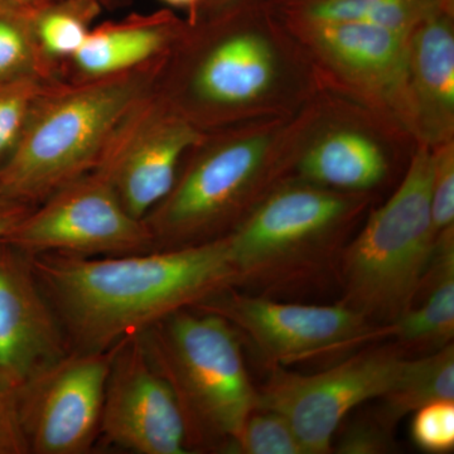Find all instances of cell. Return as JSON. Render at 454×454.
I'll use <instances>...</instances> for the list:
<instances>
[{
  "mask_svg": "<svg viewBox=\"0 0 454 454\" xmlns=\"http://www.w3.org/2000/svg\"><path fill=\"white\" fill-rule=\"evenodd\" d=\"M100 434L138 454H186V428L175 394L146 357L139 334L116 346Z\"/></svg>",
  "mask_w": 454,
  "mask_h": 454,
  "instance_id": "cell-12",
  "label": "cell"
},
{
  "mask_svg": "<svg viewBox=\"0 0 454 454\" xmlns=\"http://www.w3.org/2000/svg\"><path fill=\"white\" fill-rule=\"evenodd\" d=\"M333 64L358 83L409 107V37L354 22H294Z\"/></svg>",
  "mask_w": 454,
  "mask_h": 454,
  "instance_id": "cell-15",
  "label": "cell"
},
{
  "mask_svg": "<svg viewBox=\"0 0 454 454\" xmlns=\"http://www.w3.org/2000/svg\"><path fill=\"white\" fill-rule=\"evenodd\" d=\"M203 139L201 128L154 86L125 116L92 170L110 182L131 216L145 220L175 186L184 155Z\"/></svg>",
  "mask_w": 454,
  "mask_h": 454,
  "instance_id": "cell-9",
  "label": "cell"
},
{
  "mask_svg": "<svg viewBox=\"0 0 454 454\" xmlns=\"http://www.w3.org/2000/svg\"><path fill=\"white\" fill-rule=\"evenodd\" d=\"M453 3L435 9L409 37L411 114L429 136L441 139L454 119Z\"/></svg>",
  "mask_w": 454,
  "mask_h": 454,
  "instance_id": "cell-16",
  "label": "cell"
},
{
  "mask_svg": "<svg viewBox=\"0 0 454 454\" xmlns=\"http://www.w3.org/2000/svg\"><path fill=\"white\" fill-rule=\"evenodd\" d=\"M358 208L310 184L274 191L226 234L238 284L278 288L318 273L339 258L340 234Z\"/></svg>",
  "mask_w": 454,
  "mask_h": 454,
  "instance_id": "cell-5",
  "label": "cell"
},
{
  "mask_svg": "<svg viewBox=\"0 0 454 454\" xmlns=\"http://www.w3.org/2000/svg\"><path fill=\"white\" fill-rule=\"evenodd\" d=\"M16 395L0 381V454H28Z\"/></svg>",
  "mask_w": 454,
  "mask_h": 454,
  "instance_id": "cell-28",
  "label": "cell"
},
{
  "mask_svg": "<svg viewBox=\"0 0 454 454\" xmlns=\"http://www.w3.org/2000/svg\"><path fill=\"white\" fill-rule=\"evenodd\" d=\"M387 448L389 439L381 429L370 423H357L340 437L337 452L372 454L384 452Z\"/></svg>",
  "mask_w": 454,
  "mask_h": 454,
  "instance_id": "cell-29",
  "label": "cell"
},
{
  "mask_svg": "<svg viewBox=\"0 0 454 454\" xmlns=\"http://www.w3.org/2000/svg\"><path fill=\"white\" fill-rule=\"evenodd\" d=\"M420 291L426 297L394 322L393 336L403 345L437 351L452 343L454 336L453 231L438 236Z\"/></svg>",
  "mask_w": 454,
  "mask_h": 454,
  "instance_id": "cell-18",
  "label": "cell"
},
{
  "mask_svg": "<svg viewBox=\"0 0 454 454\" xmlns=\"http://www.w3.org/2000/svg\"><path fill=\"white\" fill-rule=\"evenodd\" d=\"M404 361L396 349L376 348L315 375L274 366L267 385L258 391V408L282 415L306 454L328 453L349 411L384 396Z\"/></svg>",
  "mask_w": 454,
  "mask_h": 454,
  "instance_id": "cell-10",
  "label": "cell"
},
{
  "mask_svg": "<svg viewBox=\"0 0 454 454\" xmlns=\"http://www.w3.org/2000/svg\"><path fill=\"white\" fill-rule=\"evenodd\" d=\"M29 20L42 56L57 73L82 49L90 32L86 20L67 9L46 7Z\"/></svg>",
  "mask_w": 454,
  "mask_h": 454,
  "instance_id": "cell-24",
  "label": "cell"
},
{
  "mask_svg": "<svg viewBox=\"0 0 454 454\" xmlns=\"http://www.w3.org/2000/svg\"><path fill=\"white\" fill-rule=\"evenodd\" d=\"M167 57L127 73L51 82L0 168V199L33 207L91 172L125 116L154 88Z\"/></svg>",
  "mask_w": 454,
  "mask_h": 454,
  "instance_id": "cell-2",
  "label": "cell"
},
{
  "mask_svg": "<svg viewBox=\"0 0 454 454\" xmlns=\"http://www.w3.org/2000/svg\"><path fill=\"white\" fill-rule=\"evenodd\" d=\"M411 437L420 450L448 453L454 450V400L432 403L415 411Z\"/></svg>",
  "mask_w": 454,
  "mask_h": 454,
  "instance_id": "cell-26",
  "label": "cell"
},
{
  "mask_svg": "<svg viewBox=\"0 0 454 454\" xmlns=\"http://www.w3.org/2000/svg\"><path fill=\"white\" fill-rule=\"evenodd\" d=\"M434 154L415 153L402 184L373 211L340 254L343 306L378 325H393L411 309L434 253L430 199Z\"/></svg>",
  "mask_w": 454,
  "mask_h": 454,
  "instance_id": "cell-4",
  "label": "cell"
},
{
  "mask_svg": "<svg viewBox=\"0 0 454 454\" xmlns=\"http://www.w3.org/2000/svg\"><path fill=\"white\" fill-rule=\"evenodd\" d=\"M385 420L396 422L432 403L454 400L453 343L418 360H405L395 384L381 397Z\"/></svg>",
  "mask_w": 454,
  "mask_h": 454,
  "instance_id": "cell-21",
  "label": "cell"
},
{
  "mask_svg": "<svg viewBox=\"0 0 454 454\" xmlns=\"http://www.w3.org/2000/svg\"><path fill=\"white\" fill-rule=\"evenodd\" d=\"M223 452L238 454H306L292 427L268 409L256 408L240 434Z\"/></svg>",
  "mask_w": 454,
  "mask_h": 454,
  "instance_id": "cell-25",
  "label": "cell"
},
{
  "mask_svg": "<svg viewBox=\"0 0 454 454\" xmlns=\"http://www.w3.org/2000/svg\"><path fill=\"white\" fill-rule=\"evenodd\" d=\"M116 346L107 351L73 348L14 394L29 453L85 454L91 450L100 434L104 396Z\"/></svg>",
  "mask_w": 454,
  "mask_h": 454,
  "instance_id": "cell-11",
  "label": "cell"
},
{
  "mask_svg": "<svg viewBox=\"0 0 454 454\" xmlns=\"http://www.w3.org/2000/svg\"><path fill=\"white\" fill-rule=\"evenodd\" d=\"M193 309L225 318L252 340L273 367L336 354L394 334L393 325L375 324L340 303H283L234 288L223 289Z\"/></svg>",
  "mask_w": 454,
  "mask_h": 454,
  "instance_id": "cell-8",
  "label": "cell"
},
{
  "mask_svg": "<svg viewBox=\"0 0 454 454\" xmlns=\"http://www.w3.org/2000/svg\"><path fill=\"white\" fill-rule=\"evenodd\" d=\"M271 154L273 140L268 136L235 137L203 149L145 217L154 249L223 236L243 212L252 211L270 177Z\"/></svg>",
  "mask_w": 454,
  "mask_h": 454,
  "instance_id": "cell-6",
  "label": "cell"
},
{
  "mask_svg": "<svg viewBox=\"0 0 454 454\" xmlns=\"http://www.w3.org/2000/svg\"><path fill=\"white\" fill-rule=\"evenodd\" d=\"M278 74L276 52L264 35L255 31L232 32L203 49L182 94H162L200 127L205 118H223L255 104L276 85Z\"/></svg>",
  "mask_w": 454,
  "mask_h": 454,
  "instance_id": "cell-14",
  "label": "cell"
},
{
  "mask_svg": "<svg viewBox=\"0 0 454 454\" xmlns=\"http://www.w3.org/2000/svg\"><path fill=\"white\" fill-rule=\"evenodd\" d=\"M29 259L71 348L80 351H107L238 286L227 235L104 259L56 253Z\"/></svg>",
  "mask_w": 454,
  "mask_h": 454,
  "instance_id": "cell-1",
  "label": "cell"
},
{
  "mask_svg": "<svg viewBox=\"0 0 454 454\" xmlns=\"http://www.w3.org/2000/svg\"><path fill=\"white\" fill-rule=\"evenodd\" d=\"M139 339L175 394L187 450H225L259 400L238 331L219 315L186 309L155 322Z\"/></svg>",
  "mask_w": 454,
  "mask_h": 454,
  "instance_id": "cell-3",
  "label": "cell"
},
{
  "mask_svg": "<svg viewBox=\"0 0 454 454\" xmlns=\"http://www.w3.org/2000/svg\"><path fill=\"white\" fill-rule=\"evenodd\" d=\"M32 207L3 243L33 256H92L151 252L153 238L145 220L131 216L110 182L91 172L59 188Z\"/></svg>",
  "mask_w": 454,
  "mask_h": 454,
  "instance_id": "cell-7",
  "label": "cell"
},
{
  "mask_svg": "<svg viewBox=\"0 0 454 454\" xmlns=\"http://www.w3.org/2000/svg\"><path fill=\"white\" fill-rule=\"evenodd\" d=\"M32 206L0 199V241L28 214Z\"/></svg>",
  "mask_w": 454,
  "mask_h": 454,
  "instance_id": "cell-30",
  "label": "cell"
},
{
  "mask_svg": "<svg viewBox=\"0 0 454 454\" xmlns=\"http://www.w3.org/2000/svg\"><path fill=\"white\" fill-rule=\"evenodd\" d=\"M47 0H0V12L20 14L31 20L46 8Z\"/></svg>",
  "mask_w": 454,
  "mask_h": 454,
  "instance_id": "cell-31",
  "label": "cell"
},
{
  "mask_svg": "<svg viewBox=\"0 0 454 454\" xmlns=\"http://www.w3.org/2000/svg\"><path fill=\"white\" fill-rule=\"evenodd\" d=\"M31 76L62 79L42 56L29 18L0 12V82Z\"/></svg>",
  "mask_w": 454,
  "mask_h": 454,
  "instance_id": "cell-22",
  "label": "cell"
},
{
  "mask_svg": "<svg viewBox=\"0 0 454 454\" xmlns=\"http://www.w3.org/2000/svg\"><path fill=\"white\" fill-rule=\"evenodd\" d=\"M164 2L177 7H193L199 0H164Z\"/></svg>",
  "mask_w": 454,
  "mask_h": 454,
  "instance_id": "cell-32",
  "label": "cell"
},
{
  "mask_svg": "<svg viewBox=\"0 0 454 454\" xmlns=\"http://www.w3.org/2000/svg\"><path fill=\"white\" fill-rule=\"evenodd\" d=\"M433 231L435 238L453 231L454 226V152L453 143L434 154L432 199H430Z\"/></svg>",
  "mask_w": 454,
  "mask_h": 454,
  "instance_id": "cell-27",
  "label": "cell"
},
{
  "mask_svg": "<svg viewBox=\"0 0 454 454\" xmlns=\"http://www.w3.org/2000/svg\"><path fill=\"white\" fill-rule=\"evenodd\" d=\"M70 348L31 259L0 241V381L16 394Z\"/></svg>",
  "mask_w": 454,
  "mask_h": 454,
  "instance_id": "cell-13",
  "label": "cell"
},
{
  "mask_svg": "<svg viewBox=\"0 0 454 454\" xmlns=\"http://www.w3.org/2000/svg\"><path fill=\"white\" fill-rule=\"evenodd\" d=\"M166 20H133L90 29L82 49L70 59L73 79H97L127 73L166 59L177 43Z\"/></svg>",
  "mask_w": 454,
  "mask_h": 454,
  "instance_id": "cell-17",
  "label": "cell"
},
{
  "mask_svg": "<svg viewBox=\"0 0 454 454\" xmlns=\"http://www.w3.org/2000/svg\"><path fill=\"white\" fill-rule=\"evenodd\" d=\"M53 82L38 76L0 82V168L16 151L38 98Z\"/></svg>",
  "mask_w": 454,
  "mask_h": 454,
  "instance_id": "cell-23",
  "label": "cell"
},
{
  "mask_svg": "<svg viewBox=\"0 0 454 454\" xmlns=\"http://www.w3.org/2000/svg\"><path fill=\"white\" fill-rule=\"evenodd\" d=\"M293 22H354L411 35L420 20L453 0H280Z\"/></svg>",
  "mask_w": 454,
  "mask_h": 454,
  "instance_id": "cell-20",
  "label": "cell"
},
{
  "mask_svg": "<svg viewBox=\"0 0 454 454\" xmlns=\"http://www.w3.org/2000/svg\"><path fill=\"white\" fill-rule=\"evenodd\" d=\"M307 181L346 191L369 190L387 173L380 146L354 130H337L322 137L301 158Z\"/></svg>",
  "mask_w": 454,
  "mask_h": 454,
  "instance_id": "cell-19",
  "label": "cell"
}]
</instances>
